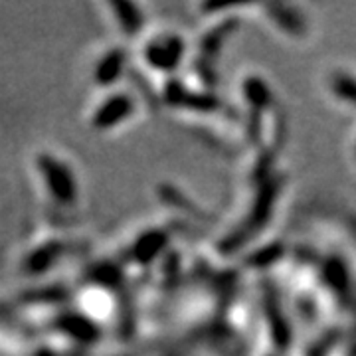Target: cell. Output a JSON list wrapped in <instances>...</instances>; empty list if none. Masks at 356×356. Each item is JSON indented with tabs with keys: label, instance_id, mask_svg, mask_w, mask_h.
<instances>
[{
	"label": "cell",
	"instance_id": "2",
	"mask_svg": "<svg viewBox=\"0 0 356 356\" xmlns=\"http://www.w3.org/2000/svg\"><path fill=\"white\" fill-rule=\"evenodd\" d=\"M129 113V102L125 97H117L111 102L103 103L99 107V111L95 115V125H99V129H107L109 125H113L117 121L125 119Z\"/></svg>",
	"mask_w": 356,
	"mask_h": 356
},
{
	"label": "cell",
	"instance_id": "3",
	"mask_svg": "<svg viewBox=\"0 0 356 356\" xmlns=\"http://www.w3.org/2000/svg\"><path fill=\"white\" fill-rule=\"evenodd\" d=\"M121 67H123V60H121V56H117V54L107 56V58L102 62V65L97 67V83H102V86L111 83V81H113V77L121 72Z\"/></svg>",
	"mask_w": 356,
	"mask_h": 356
},
{
	"label": "cell",
	"instance_id": "1",
	"mask_svg": "<svg viewBox=\"0 0 356 356\" xmlns=\"http://www.w3.org/2000/svg\"><path fill=\"white\" fill-rule=\"evenodd\" d=\"M40 165L44 170V177H46V184L56 198H60V200L74 198V194H76L74 178H70V172L64 165H60L58 161H51L50 156H44V161Z\"/></svg>",
	"mask_w": 356,
	"mask_h": 356
}]
</instances>
